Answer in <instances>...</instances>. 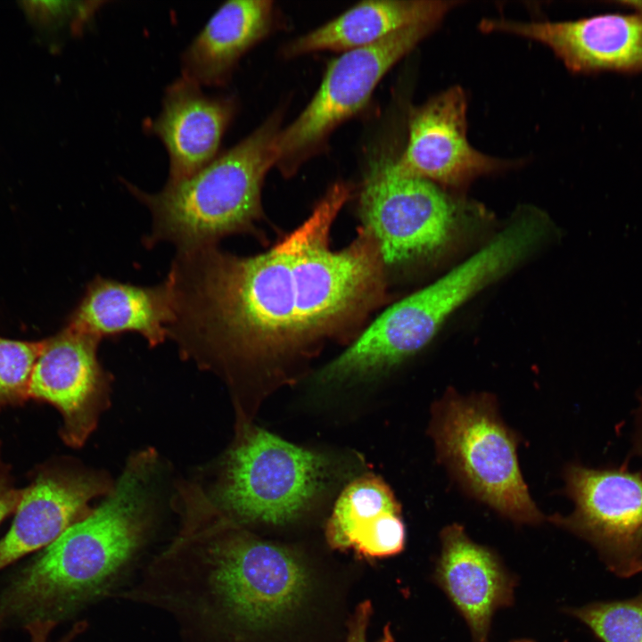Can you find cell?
<instances>
[{
	"label": "cell",
	"instance_id": "484cf974",
	"mask_svg": "<svg viewBox=\"0 0 642 642\" xmlns=\"http://www.w3.org/2000/svg\"><path fill=\"white\" fill-rule=\"evenodd\" d=\"M635 449L642 457V397L640 399V404L637 411V432L635 438Z\"/></svg>",
	"mask_w": 642,
	"mask_h": 642
},
{
	"label": "cell",
	"instance_id": "2e32d148",
	"mask_svg": "<svg viewBox=\"0 0 642 642\" xmlns=\"http://www.w3.org/2000/svg\"><path fill=\"white\" fill-rule=\"evenodd\" d=\"M174 318L175 294L168 276L154 286L96 276L86 284L66 325L101 341L133 332L155 347L169 337Z\"/></svg>",
	"mask_w": 642,
	"mask_h": 642
},
{
	"label": "cell",
	"instance_id": "3957f363",
	"mask_svg": "<svg viewBox=\"0 0 642 642\" xmlns=\"http://www.w3.org/2000/svg\"><path fill=\"white\" fill-rule=\"evenodd\" d=\"M152 457L127 466L110 497L18 571L0 593V626L59 623L106 597L144 545L152 528Z\"/></svg>",
	"mask_w": 642,
	"mask_h": 642
},
{
	"label": "cell",
	"instance_id": "e0dca14e",
	"mask_svg": "<svg viewBox=\"0 0 642 642\" xmlns=\"http://www.w3.org/2000/svg\"><path fill=\"white\" fill-rule=\"evenodd\" d=\"M235 110L232 100L205 95L200 85L185 76L168 88L151 128L169 154L168 183L190 177L217 157Z\"/></svg>",
	"mask_w": 642,
	"mask_h": 642
},
{
	"label": "cell",
	"instance_id": "ba28073f",
	"mask_svg": "<svg viewBox=\"0 0 642 642\" xmlns=\"http://www.w3.org/2000/svg\"><path fill=\"white\" fill-rule=\"evenodd\" d=\"M325 471L321 456L250 428L226 457L217 495L235 521L284 524L319 492Z\"/></svg>",
	"mask_w": 642,
	"mask_h": 642
},
{
	"label": "cell",
	"instance_id": "d4e9b609",
	"mask_svg": "<svg viewBox=\"0 0 642 642\" xmlns=\"http://www.w3.org/2000/svg\"><path fill=\"white\" fill-rule=\"evenodd\" d=\"M57 624L58 622L54 621L35 620L24 624V628L29 635L30 642H51L49 641L50 634ZM86 628V621L77 622L64 636L55 642H73ZM1 629L0 626V630Z\"/></svg>",
	"mask_w": 642,
	"mask_h": 642
},
{
	"label": "cell",
	"instance_id": "d6986e66",
	"mask_svg": "<svg viewBox=\"0 0 642 642\" xmlns=\"http://www.w3.org/2000/svg\"><path fill=\"white\" fill-rule=\"evenodd\" d=\"M459 3L441 0L361 2L327 23L300 36L283 49L296 57L317 51H350L374 45L406 28L440 23Z\"/></svg>",
	"mask_w": 642,
	"mask_h": 642
},
{
	"label": "cell",
	"instance_id": "52a82bcc",
	"mask_svg": "<svg viewBox=\"0 0 642 642\" xmlns=\"http://www.w3.org/2000/svg\"><path fill=\"white\" fill-rule=\"evenodd\" d=\"M358 207L384 265L438 254L455 237L461 214L458 201L437 184L403 172L387 152L371 160Z\"/></svg>",
	"mask_w": 642,
	"mask_h": 642
},
{
	"label": "cell",
	"instance_id": "4316f807",
	"mask_svg": "<svg viewBox=\"0 0 642 642\" xmlns=\"http://www.w3.org/2000/svg\"><path fill=\"white\" fill-rule=\"evenodd\" d=\"M512 642H534V641H531L530 639H518V640H514Z\"/></svg>",
	"mask_w": 642,
	"mask_h": 642
},
{
	"label": "cell",
	"instance_id": "4fadbf2b",
	"mask_svg": "<svg viewBox=\"0 0 642 642\" xmlns=\"http://www.w3.org/2000/svg\"><path fill=\"white\" fill-rule=\"evenodd\" d=\"M480 29L539 42L572 72H642V12L554 22L485 19Z\"/></svg>",
	"mask_w": 642,
	"mask_h": 642
},
{
	"label": "cell",
	"instance_id": "5b68a950",
	"mask_svg": "<svg viewBox=\"0 0 642 642\" xmlns=\"http://www.w3.org/2000/svg\"><path fill=\"white\" fill-rule=\"evenodd\" d=\"M281 123L277 111L195 174L167 183L157 193L128 185L152 215V230L144 244L152 248L168 242L177 253H185L216 246L227 235L249 230L261 213V187L276 163Z\"/></svg>",
	"mask_w": 642,
	"mask_h": 642
},
{
	"label": "cell",
	"instance_id": "6da1fadb",
	"mask_svg": "<svg viewBox=\"0 0 642 642\" xmlns=\"http://www.w3.org/2000/svg\"><path fill=\"white\" fill-rule=\"evenodd\" d=\"M350 194L337 183L309 217L268 251L238 256L217 245L177 253L172 338L205 366L292 353L359 321L383 300V266L364 227L342 250L330 231Z\"/></svg>",
	"mask_w": 642,
	"mask_h": 642
},
{
	"label": "cell",
	"instance_id": "44dd1931",
	"mask_svg": "<svg viewBox=\"0 0 642 642\" xmlns=\"http://www.w3.org/2000/svg\"><path fill=\"white\" fill-rule=\"evenodd\" d=\"M564 612L585 624L602 642H642V594L595 601Z\"/></svg>",
	"mask_w": 642,
	"mask_h": 642
},
{
	"label": "cell",
	"instance_id": "7a4b0ae2",
	"mask_svg": "<svg viewBox=\"0 0 642 642\" xmlns=\"http://www.w3.org/2000/svg\"><path fill=\"white\" fill-rule=\"evenodd\" d=\"M311 588L294 550L261 539L225 519L195 518L117 595L161 609L185 642H247L285 623Z\"/></svg>",
	"mask_w": 642,
	"mask_h": 642
},
{
	"label": "cell",
	"instance_id": "9c48e42d",
	"mask_svg": "<svg viewBox=\"0 0 642 642\" xmlns=\"http://www.w3.org/2000/svg\"><path fill=\"white\" fill-rule=\"evenodd\" d=\"M438 25H414L333 59L311 101L294 121L280 130L275 166L284 176L292 175L335 128L366 105L383 77Z\"/></svg>",
	"mask_w": 642,
	"mask_h": 642
},
{
	"label": "cell",
	"instance_id": "30bf717a",
	"mask_svg": "<svg viewBox=\"0 0 642 642\" xmlns=\"http://www.w3.org/2000/svg\"><path fill=\"white\" fill-rule=\"evenodd\" d=\"M566 493L571 514L549 520L588 542L609 572L620 578L642 572V473L624 465L588 468L570 465Z\"/></svg>",
	"mask_w": 642,
	"mask_h": 642
},
{
	"label": "cell",
	"instance_id": "7402d4cb",
	"mask_svg": "<svg viewBox=\"0 0 642 642\" xmlns=\"http://www.w3.org/2000/svg\"><path fill=\"white\" fill-rule=\"evenodd\" d=\"M43 343L0 337V410L30 399L31 376Z\"/></svg>",
	"mask_w": 642,
	"mask_h": 642
},
{
	"label": "cell",
	"instance_id": "277c9868",
	"mask_svg": "<svg viewBox=\"0 0 642 642\" xmlns=\"http://www.w3.org/2000/svg\"><path fill=\"white\" fill-rule=\"evenodd\" d=\"M541 214H523L460 265L393 304L320 372L325 383L363 378L386 370L424 348L445 319L502 276L545 234Z\"/></svg>",
	"mask_w": 642,
	"mask_h": 642
},
{
	"label": "cell",
	"instance_id": "8fae6325",
	"mask_svg": "<svg viewBox=\"0 0 642 642\" xmlns=\"http://www.w3.org/2000/svg\"><path fill=\"white\" fill-rule=\"evenodd\" d=\"M101 340L66 325L44 340L30 381L29 398L62 416L61 436L79 447L106 406L109 377L97 357Z\"/></svg>",
	"mask_w": 642,
	"mask_h": 642
},
{
	"label": "cell",
	"instance_id": "ac0fdd59",
	"mask_svg": "<svg viewBox=\"0 0 642 642\" xmlns=\"http://www.w3.org/2000/svg\"><path fill=\"white\" fill-rule=\"evenodd\" d=\"M325 537L336 550H353L364 558L400 553L406 542L400 506L381 479L364 476L350 482L338 498Z\"/></svg>",
	"mask_w": 642,
	"mask_h": 642
},
{
	"label": "cell",
	"instance_id": "8992f818",
	"mask_svg": "<svg viewBox=\"0 0 642 642\" xmlns=\"http://www.w3.org/2000/svg\"><path fill=\"white\" fill-rule=\"evenodd\" d=\"M431 431L439 456L472 494L515 523L543 521L521 474L517 439L490 397L447 392Z\"/></svg>",
	"mask_w": 642,
	"mask_h": 642
},
{
	"label": "cell",
	"instance_id": "cb8c5ba5",
	"mask_svg": "<svg viewBox=\"0 0 642 642\" xmlns=\"http://www.w3.org/2000/svg\"><path fill=\"white\" fill-rule=\"evenodd\" d=\"M21 493L22 489L15 487L10 467L3 459L0 442V523L15 512Z\"/></svg>",
	"mask_w": 642,
	"mask_h": 642
},
{
	"label": "cell",
	"instance_id": "5bb4252c",
	"mask_svg": "<svg viewBox=\"0 0 642 642\" xmlns=\"http://www.w3.org/2000/svg\"><path fill=\"white\" fill-rule=\"evenodd\" d=\"M106 490L98 477L44 465L24 489L13 522L0 540V571L54 541L88 514L89 501Z\"/></svg>",
	"mask_w": 642,
	"mask_h": 642
},
{
	"label": "cell",
	"instance_id": "ffe728a7",
	"mask_svg": "<svg viewBox=\"0 0 642 642\" xmlns=\"http://www.w3.org/2000/svg\"><path fill=\"white\" fill-rule=\"evenodd\" d=\"M269 0H235L221 5L183 55L184 76L198 85L218 86L238 60L271 30Z\"/></svg>",
	"mask_w": 642,
	"mask_h": 642
},
{
	"label": "cell",
	"instance_id": "9a60e30c",
	"mask_svg": "<svg viewBox=\"0 0 642 642\" xmlns=\"http://www.w3.org/2000/svg\"><path fill=\"white\" fill-rule=\"evenodd\" d=\"M440 541L434 580L465 620L472 642H489L495 612L514 603L516 580L458 523L445 527Z\"/></svg>",
	"mask_w": 642,
	"mask_h": 642
},
{
	"label": "cell",
	"instance_id": "7c38bea8",
	"mask_svg": "<svg viewBox=\"0 0 642 642\" xmlns=\"http://www.w3.org/2000/svg\"><path fill=\"white\" fill-rule=\"evenodd\" d=\"M466 109L465 91L457 86L413 108L407 144L397 157L399 168L437 185L459 186L513 164L470 144Z\"/></svg>",
	"mask_w": 642,
	"mask_h": 642
},
{
	"label": "cell",
	"instance_id": "603a6c76",
	"mask_svg": "<svg viewBox=\"0 0 642 642\" xmlns=\"http://www.w3.org/2000/svg\"><path fill=\"white\" fill-rule=\"evenodd\" d=\"M372 615L370 601L361 602L355 609L348 623V634L345 642H370L367 639V628ZM374 642H394L389 626L384 627L382 636Z\"/></svg>",
	"mask_w": 642,
	"mask_h": 642
}]
</instances>
